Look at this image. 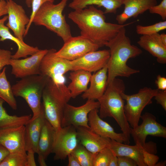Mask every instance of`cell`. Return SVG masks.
I'll return each mask as SVG.
<instances>
[{
	"instance_id": "ba28073f",
	"label": "cell",
	"mask_w": 166,
	"mask_h": 166,
	"mask_svg": "<svg viewBox=\"0 0 166 166\" xmlns=\"http://www.w3.org/2000/svg\"><path fill=\"white\" fill-rule=\"evenodd\" d=\"M54 49L48 50L40 65V75L46 76L57 85L65 84L64 75L72 71L70 61L55 55Z\"/></svg>"
},
{
	"instance_id": "8d00e7d4",
	"label": "cell",
	"mask_w": 166,
	"mask_h": 166,
	"mask_svg": "<svg viewBox=\"0 0 166 166\" xmlns=\"http://www.w3.org/2000/svg\"><path fill=\"white\" fill-rule=\"evenodd\" d=\"M143 153L144 161L146 166H155L158 161L159 157L146 150L143 151Z\"/></svg>"
},
{
	"instance_id": "74e56055",
	"label": "cell",
	"mask_w": 166,
	"mask_h": 166,
	"mask_svg": "<svg viewBox=\"0 0 166 166\" xmlns=\"http://www.w3.org/2000/svg\"><path fill=\"white\" fill-rule=\"evenodd\" d=\"M156 103L160 104L165 111H166V90H158L154 96Z\"/></svg>"
},
{
	"instance_id": "2e32d148",
	"label": "cell",
	"mask_w": 166,
	"mask_h": 166,
	"mask_svg": "<svg viewBox=\"0 0 166 166\" xmlns=\"http://www.w3.org/2000/svg\"><path fill=\"white\" fill-rule=\"evenodd\" d=\"M156 145L153 142L146 143L144 146L137 144L130 145L128 144L118 142L111 140L109 147L117 156H127L134 160L138 166H146L143 158V151L146 150L149 152L155 154Z\"/></svg>"
},
{
	"instance_id": "603a6c76",
	"label": "cell",
	"mask_w": 166,
	"mask_h": 166,
	"mask_svg": "<svg viewBox=\"0 0 166 166\" xmlns=\"http://www.w3.org/2000/svg\"><path fill=\"white\" fill-rule=\"evenodd\" d=\"M45 118L42 105L40 114L35 118H31L25 125L26 150H30L37 153L38 145L42 129Z\"/></svg>"
},
{
	"instance_id": "f1b7e54d",
	"label": "cell",
	"mask_w": 166,
	"mask_h": 166,
	"mask_svg": "<svg viewBox=\"0 0 166 166\" xmlns=\"http://www.w3.org/2000/svg\"><path fill=\"white\" fill-rule=\"evenodd\" d=\"M6 67L0 73V98L14 110L17 109V103L9 82L6 75Z\"/></svg>"
},
{
	"instance_id": "277c9868",
	"label": "cell",
	"mask_w": 166,
	"mask_h": 166,
	"mask_svg": "<svg viewBox=\"0 0 166 166\" xmlns=\"http://www.w3.org/2000/svg\"><path fill=\"white\" fill-rule=\"evenodd\" d=\"M71 98L65 84L57 85L49 78L43 91L42 104L45 119L56 131L61 128L65 107Z\"/></svg>"
},
{
	"instance_id": "44dd1931",
	"label": "cell",
	"mask_w": 166,
	"mask_h": 166,
	"mask_svg": "<svg viewBox=\"0 0 166 166\" xmlns=\"http://www.w3.org/2000/svg\"><path fill=\"white\" fill-rule=\"evenodd\" d=\"M157 0H123V12L117 15L118 23L123 24L131 18H136L156 5Z\"/></svg>"
},
{
	"instance_id": "484cf974",
	"label": "cell",
	"mask_w": 166,
	"mask_h": 166,
	"mask_svg": "<svg viewBox=\"0 0 166 166\" xmlns=\"http://www.w3.org/2000/svg\"><path fill=\"white\" fill-rule=\"evenodd\" d=\"M72 71L69 77L71 82L67 87L71 98H75L87 89L92 74L91 72L82 70Z\"/></svg>"
},
{
	"instance_id": "e575fe53",
	"label": "cell",
	"mask_w": 166,
	"mask_h": 166,
	"mask_svg": "<svg viewBox=\"0 0 166 166\" xmlns=\"http://www.w3.org/2000/svg\"><path fill=\"white\" fill-rule=\"evenodd\" d=\"M149 13L152 14H156L161 17L163 21L166 19V0H162L158 5H156L150 8Z\"/></svg>"
},
{
	"instance_id": "6da1fadb",
	"label": "cell",
	"mask_w": 166,
	"mask_h": 166,
	"mask_svg": "<svg viewBox=\"0 0 166 166\" xmlns=\"http://www.w3.org/2000/svg\"><path fill=\"white\" fill-rule=\"evenodd\" d=\"M68 17L77 25L81 30V35L88 38L100 48L105 46L122 28L136 22L123 24L107 22L104 12L93 6L71 11Z\"/></svg>"
},
{
	"instance_id": "1f68e13d",
	"label": "cell",
	"mask_w": 166,
	"mask_h": 166,
	"mask_svg": "<svg viewBox=\"0 0 166 166\" xmlns=\"http://www.w3.org/2000/svg\"><path fill=\"white\" fill-rule=\"evenodd\" d=\"M166 29V21L156 23L152 25L147 26L137 25L136 27V32L138 34L151 35Z\"/></svg>"
},
{
	"instance_id": "d6a6232c",
	"label": "cell",
	"mask_w": 166,
	"mask_h": 166,
	"mask_svg": "<svg viewBox=\"0 0 166 166\" xmlns=\"http://www.w3.org/2000/svg\"><path fill=\"white\" fill-rule=\"evenodd\" d=\"M113 154L109 147L94 154L93 166H109L110 159Z\"/></svg>"
},
{
	"instance_id": "7dc6e473",
	"label": "cell",
	"mask_w": 166,
	"mask_h": 166,
	"mask_svg": "<svg viewBox=\"0 0 166 166\" xmlns=\"http://www.w3.org/2000/svg\"><path fill=\"white\" fill-rule=\"evenodd\" d=\"M31 2L32 0H26V4L28 7H31Z\"/></svg>"
},
{
	"instance_id": "9c48e42d",
	"label": "cell",
	"mask_w": 166,
	"mask_h": 166,
	"mask_svg": "<svg viewBox=\"0 0 166 166\" xmlns=\"http://www.w3.org/2000/svg\"><path fill=\"white\" fill-rule=\"evenodd\" d=\"M79 143L76 128L72 126L62 127L56 131L52 153L54 160H65Z\"/></svg>"
},
{
	"instance_id": "ee69618b",
	"label": "cell",
	"mask_w": 166,
	"mask_h": 166,
	"mask_svg": "<svg viewBox=\"0 0 166 166\" xmlns=\"http://www.w3.org/2000/svg\"><path fill=\"white\" fill-rule=\"evenodd\" d=\"M9 153L6 148L0 144V163Z\"/></svg>"
},
{
	"instance_id": "8fae6325",
	"label": "cell",
	"mask_w": 166,
	"mask_h": 166,
	"mask_svg": "<svg viewBox=\"0 0 166 166\" xmlns=\"http://www.w3.org/2000/svg\"><path fill=\"white\" fill-rule=\"evenodd\" d=\"M99 46L81 35L73 36L64 43L62 47L54 53L56 56L72 61L92 51L98 50Z\"/></svg>"
},
{
	"instance_id": "ffe728a7",
	"label": "cell",
	"mask_w": 166,
	"mask_h": 166,
	"mask_svg": "<svg viewBox=\"0 0 166 166\" xmlns=\"http://www.w3.org/2000/svg\"><path fill=\"white\" fill-rule=\"evenodd\" d=\"M56 131L45 119L39 140L37 152L40 166H47L46 160L49 154L52 153Z\"/></svg>"
},
{
	"instance_id": "f546056e",
	"label": "cell",
	"mask_w": 166,
	"mask_h": 166,
	"mask_svg": "<svg viewBox=\"0 0 166 166\" xmlns=\"http://www.w3.org/2000/svg\"><path fill=\"white\" fill-rule=\"evenodd\" d=\"M71 154L77 159L81 166H93L94 154L79 142Z\"/></svg>"
},
{
	"instance_id": "d4e9b609",
	"label": "cell",
	"mask_w": 166,
	"mask_h": 166,
	"mask_svg": "<svg viewBox=\"0 0 166 166\" xmlns=\"http://www.w3.org/2000/svg\"><path fill=\"white\" fill-rule=\"evenodd\" d=\"M137 43L141 47L155 57L159 63H166V45L161 41L159 34L142 35Z\"/></svg>"
},
{
	"instance_id": "83f0119b",
	"label": "cell",
	"mask_w": 166,
	"mask_h": 166,
	"mask_svg": "<svg viewBox=\"0 0 166 166\" xmlns=\"http://www.w3.org/2000/svg\"><path fill=\"white\" fill-rule=\"evenodd\" d=\"M5 102L0 98V130L25 125L31 118V115L18 116L9 114L3 106Z\"/></svg>"
},
{
	"instance_id": "836d02e7",
	"label": "cell",
	"mask_w": 166,
	"mask_h": 166,
	"mask_svg": "<svg viewBox=\"0 0 166 166\" xmlns=\"http://www.w3.org/2000/svg\"><path fill=\"white\" fill-rule=\"evenodd\" d=\"M54 0H32L31 7L32 12L30 16L29 23L26 27V30L25 36L28 34L30 28L32 23L33 20L36 12L40 7L44 3L49 2H54Z\"/></svg>"
},
{
	"instance_id": "9a60e30c",
	"label": "cell",
	"mask_w": 166,
	"mask_h": 166,
	"mask_svg": "<svg viewBox=\"0 0 166 166\" xmlns=\"http://www.w3.org/2000/svg\"><path fill=\"white\" fill-rule=\"evenodd\" d=\"M6 2L8 14L6 26L12 31L15 36L23 40L26 27L29 22L30 18L22 6L12 0H7Z\"/></svg>"
},
{
	"instance_id": "4316f807",
	"label": "cell",
	"mask_w": 166,
	"mask_h": 166,
	"mask_svg": "<svg viewBox=\"0 0 166 166\" xmlns=\"http://www.w3.org/2000/svg\"><path fill=\"white\" fill-rule=\"evenodd\" d=\"M123 5V0H72L68 6L74 10L84 9L90 6L103 7L105 14H116L117 9Z\"/></svg>"
},
{
	"instance_id": "52a82bcc",
	"label": "cell",
	"mask_w": 166,
	"mask_h": 166,
	"mask_svg": "<svg viewBox=\"0 0 166 166\" xmlns=\"http://www.w3.org/2000/svg\"><path fill=\"white\" fill-rule=\"evenodd\" d=\"M158 89L144 87L138 92L132 95H128L124 92L121 93L126 102L124 112L127 120L130 126L134 128L138 125L142 111L146 106L152 103V100L157 93Z\"/></svg>"
},
{
	"instance_id": "7402d4cb",
	"label": "cell",
	"mask_w": 166,
	"mask_h": 166,
	"mask_svg": "<svg viewBox=\"0 0 166 166\" xmlns=\"http://www.w3.org/2000/svg\"><path fill=\"white\" fill-rule=\"evenodd\" d=\"M8 16L5 15L0 19V41L10 40L15 42L18 48L16 52L12 55L11 58L18 59L20 58H26L28 55H31L40 49L37 47L30 46L10 32L9 28L5 25V22L8 19Z\"/></svg>"
},
{
	"instance_id": "7c38bea8",
	"label": "cell",
	"mask_w": 166,
	"mask_h": 166,
	"mask_svg": "<svg viewBox=\"0 0 166 166\" xmlns=\"http://www.w3.org/2000/svg\"><path fill=\"white\" fill-rule=\"evenodd\" d=\"M98 101L87 100L86 102L80 106L75 107L67 104L65 107L61 122V127L72 126L75 128L83 127L90 128L88 116L92 110L98 109Z\"/></svg>"
},
{
	"instance_id": "d590c367",
	"label": "cell",
	"mask_w": 166,
	"mask_h": 166,
	"mask_svg": "<svg viewBox=\"0 0 166 166\" xmlns=\"http://www.w3.org/2000/svg\"><path fill=\"white\" fill-rule=\"evenodd\" d=\"M12 55L10 51L0 49V73L5 66L10 65Z\"/></svg>"
},
{
	"instance_id": "30bf717a",
	"label": "cell",
	"mask_w": 166,
	"mask_h": 166,
	"mask_svg": "<svg viewBox=\"0 0 166 166\" xmlns=\"http://www.w3.org/2000/svg\"><path fill=\"white\" fill-rule=\"evenodd\" d=\"M142 122L134 128H131L132 135L136 144L144 146L148 136L166 138V128L156 121V117L151 113L146 112L140 118Z\"/></svg>"
},
{
	"instance_id": "8992f818",
	"label": "cell",
	"mask_w": 166,
	"mask_h": 166,
	"mask_svg": "<svg viewBox=\"0 0 166 166\" xmlns=\"http://www.w3.org/2000/svg\"><path fill=\"white\" fill-rule=\"evenodd\" d=\"M49 78L42 75L30 76L21 78L12 86L14 96L23 98L31 109L33 114L32 119L41 112L42 93Z\"/></svg>"
},
{
	"instance_id": "60d3db41",
	"label": "cell",
	"mask_w": 166,
	"mask_h": 166,
	"mask_svg": "<svg viewBox=\"0 0 166 166\" xmlns=\"http://www.w3.org/2000/svg\"><path fill=\"white\" fill-rule=\"evenodd\" d=\"M155 83L157 87V89L161 90H166V78L161 76L160 75L157 76Z\"/></svg>"
},
{
	"instance_id": "cb8c5ba5",
	"label": "cell",
	"mask_w": 166,
	"mask_h": 166,
	"mask_svg": "<svg viewBox=\"0 0 166 166\" xmlns=\"http://www.w3.org/2000/svg\"><path fill=\"white\" fill-rule=\"evenodd\" d=\"M107 65L92 75L90 85L81 96L83 99L97 100L105 93L107 85Z\"/></svg>"
},
{
	"instance_id": "5bb4252c",
	"label": "cell",
	"mask_w": 166,
	"mask_h": 166,
	"mask_svg": "<svg viewBox=\"0 0 166 166\" xmlns=\"http://www.w3.org/2000/svg\"><path fill=\"white\" fill-rule=\"evenodd\" d=\"M110 56L109 50L90 52L81 57L70 61L72 71L82 70L96 72L106 66Z\"/></svg>"
},
{
	"instance_id": "bcb514c9",
	"label": "cell",
	"mask_w": 166,
	"mask_h": 166,
	"mask_svg": "<svg viewBox=\"0 0 166 166\" xmlns=\"http://www.w3.org/2000/svg\"><path fill=\"white\" fill-rule=\"evenodd\" d=\"M160 37L162 43L166 45V34L164 33L160 34Z\"/></svg>"
},
{
	"instance_id": "7bdbcfd3",
	"label": "cell",
	"mask_w": 166,
	"mask_h": 166,
	"mask_svg": "<svg viewBox=\"0 0 166 166\" xmlns=\"http://www.w3.org/2000/svg\"><path fill=\"white\" fill-rule=\"evenodd\" d=\"M68 166H81L77 159L71 153L68 156Z\"/></svg>"
},
{
	"instance_id": "4fadbf2b",
	"label": "cell",
	"mask_w": 166,
	"mask_h": 166,
	"mask_svg": "<svg viewBox=\"0 0 166 166\" xmlns=\"http://www.w3.org/2000/svg\"><path fill=\"white\" fill-rule=\"evenodd\" d=\"M48 50L40 49L30 56L23 59L11 58L10 64L12 67L11 74L16 78H21L40 75L41 63Z\"/></svg>"
},
{
	"instance_id": "c3c4849f",
	"label": "cell",
	"mask_w": 166,
	"mask_h": 166,
	"mask_svg": "<svg viewBox=\"0 0 166 166\" xmlns=\"http://www.w3.org/2000/svg\"><path fill=\"white\" fill-rule=\"evenodd\" d=\"M166 164V161H164V162H160V163H157L155 166H165Z\"/></svg>"
},
{
	"instance_id": "ab89813d",
	"label": "cell",
	"mask_w": 166,
	"mask_h": 166,
	"mask_svg": "<svg viewBox=\"0 0 166 166\" xmlns=\"http://www.w3.org/2000/svg\"><path fill=\"white\" fill-rule=\"evenodd\" d=\"M35 152L32 150L26 152V166H36V164L34 159Z\"/></svg>"
},
{
	"instance_id": "e0dca14e",
	"label": "cell",
	"mask_w": 166,
	"mask_h": 166,
	"mask_svg": "<svg viewBox=\"0 0 166 166\" xmlns=\"http://www.w3.org/2000/svg\"><path fill=\"white\" fill-rule=\"evenodd\" d=\"M25 125L0 130V144L10 152L26 154Z\"/></svg>"
},
{
	"instance_id": "4dcf8cb0",
	"label": "cell",
	"mask_w": 166,
	"mask_h": 166,
	"mask_svg": "<svg viewBox=\"0 0 166 166\" xmlns=\"http://www.w3.org/2000/svg\"><path fill=\"white\" fill-rule=\"evenodd\" d=\"M26 154L10 152L0 163V166H26Z\"/></svg>"
},
{
	"instance_id": "ac0fdd59",
	"label": "cell",
	"mask_w": 166,
	"mask_h": 166,
	"mask_svg": "<svg viewBox=\"0 0 166 166\" xmlns=\"http://www.w3.org/2000/svg\"><path fill=\"white\" fill-rule=\"evenodd\" d=\"M98 109L92 110L88 115V124L91 130L101 136L128 144L130 142L123 133L115 132L109 124L100 117Z\"/></svg>"
},
{
	"instance_id": "f35d334b",
	"label": "cell",
	"mask_w": 166,
	"mask_h": 166,
	"mask_svg": "<svg viewBox=\"0 0 166 166\" xmlns=\"http://www.w3.org/2000/svg\"><path fill=\"white\" fill-rule=\"evenodd\" d=\"M118 166H137L136 162L133 159L125 156H118Z\"/></svg>"
},
{
	"instance_id": "d6986e66",
	"label": "cell",
	"mask_w": 166,
	"mask_h": 166,
	"mask_svg": "<svg viewBox=\"0 0 166 166\" xmlns=\"http://www.w3.org/2000/svg\"><path fill=\"white\" fill-rule=\"evenodd\" d=\"M76 129L79 142L91 152L95 154L109 147L110 139L100 136L89 128L79 127Z\"/></svg>"
},
{
	"instance_id": "f6af8a7d",
	"label": "cell",
	"mask_w": 166,
	"mask_h": 166,
	"mask_svg": "<svg viewBox=\"0 0 166 166\" xmlns=\"http://www.w3.org/2000/svg\"><path fill=\"white\" fill-rule=\"evenodd\" d=\"M109 166H118L117 156L114 153L110 159Z\"/></svg>"
},
{
	"instance_id": "7a4b0ae2",
	"label": "cell",
	"mask_w": 166,
	"mask_h": 166,
	"mask_svg": "<svg viewBox=\"0 0 166 166\" xmlns=\"http://www.w3.org/2000/svg\"><path fill=\"white\" fill-rule=\"evenodd\" d=\"M105 46L109 48L110 53L107 64V85L117 77H128L140 72L139 70L131 68L127 64L129 59L139 56L142 51L132 44L126 34L125 27L122 28Z\"/></svg>"
},
{
	"instance_id": "5b68a950",
	"label": "cell",
	"mask_w": 166,
	"mask_h": 166,
	"mask_svg": "<svg viewBox=\"0 0 166 166\" xmlns=\"http://www.w3.org/2000/svg\"><path fill=\"white\" fill-rule=\"evenodd\" d=\"M69 0H61L58 3L47 2L43 3L34 15L32 23L42 26L55 33L65 42L72 37L69 25L63 12Z\"/></svg>"
},
{
	"instance_id": "b9f144b4",
	"label": "cell",
	"mask_w": 166,
	"mask_h": 166,
	"mask_svg": "<svg viewBox=\"0 0 166 166\" xmlns=\"http://www.w3.org/2000/svg\"><path fill=\"white\" fill-rule=\"evenodd\" d=\"M6 2L5 0H0V18L7 14Z\"/></svg>"
},
{
	"instance_id": "3957f363",
	"label": "cell",
	"mask_w": 166,
	"mask_h": 166,
	"mask_svg": "<svg viewBox=\"0 0 166 166\" xmlns=\"http://www.w3.org/2000/svg\"><path fill=\"white\" fill-rule=\"evenodd\" d=\"M125 89L123 80L116 78L107 85L104 94L97 100L100 104V117L102 119L107 117L113 118L129 141L131 128L125 115L124 100L121 95Z\"/></svg>"
}]
</instances>
